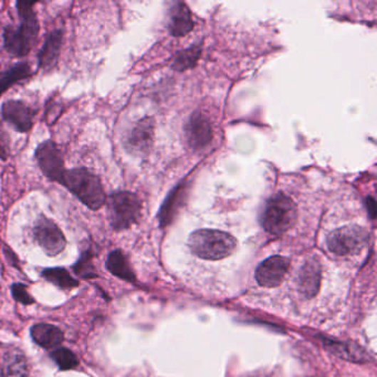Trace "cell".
I'll list each match as a JSON object with an SVG mask.
<instances>
[{
  "label": "cell",
  "instance_id": "cell-1",
  "mask_svg": "<svg viewBox=\"0 0 377 377\" xmlns=\"http://www.w3.org/2000/svg\"><path fill=\"white\" fill-rule=\"evenodd\" d=\"M35 4L18 1L19 26L18 27L8 26L4 31L5 49L14 57H25L37 43L40 27L37 15L33 10Z\"/></svg>",
  "mask_w": 377,
  "mask_h": 377
},
{
  "label": "cell",
  "instance_id": "cell-2",
  "mask_svg": "<svg viewBox=\"0 0 377 377\" xmlns=\"http://www.w3.org/2000/svg\"><path fill=\"white\" fill-rule=\"evenodd\" d=\"M59 184L67 188L90 210H101L106 202L105 192L101 180L87 168L64 170Z\"/></svg>",
  "mask_w": 377,
  "mask_h": 377
},
{
  "label": "cell",
  "instance_id": "cell-3",
  "mask_svg": "<svg viewBox=\"0 0 377 377\" xmlns=\"http://www.w3.org/2000/svg\"><path fill=\"white\" fill-rule=\"evenodd\" d=\"M237 242L232 234L216 229H200L192 232L188 247L194 256L207 262H218L234 254Z\"/></svg>",
  "mask_w": 377,
  "mask_h": 377
},
{
  "label": "cell",
  "instance_id": "cell-4",
  "mask_svg": "<svg viewBox=\"0 0 377 377\" xmlns=\"http://www.w3.org/2000/svg\"><path fill=\"white\" fill-rule=\"evenodd\" d=\"M298 210L292 198L279 192L267 202L262 216V227L274 236L288 232L296 220Z\"/></svg>",
  "mask_w": 377,
  "mask_h": 377
},
{
  "label": "cell",
  "instance_id": "cell-5",
  "mask_svg": "<svg viewBox=\"0 0 377 377\" xmlns=\"http://www.w3.org/2000/svg\"><path fill=\"white\" fill-rule=\"evenodd\" d=\"M108 217L114 230H125L132 227L141 217L142 202L131 192H114L108 200Z\"/></svg>",
  "mask_w": 377,
  "mask_h": 377
},
{
  "label": "cell",
  "instance_id": "cell-6",
  "mask_svg": "<svg viewBox=\"0 0 377 377\" xmlns=\"http://www.w3.org/2000/svg\"><path fill=\"white\" fill-rule=\"evenodd\" d=\"M368 230L360 226H344L329 234L326 239L329 250L336 256H352L364 249L368 242Z\"/></svg>",
  "mask_w": 377,
  "mask_h": 377
},
{
  "label": "cell",
  "instance_id": "cell-7",
  "mask_svg": "<svg viewBox=\"0 0 377 377\" xmlns=\"http://www.w3.org/2000/svg\"><path fill=\"white\" fill-rule=\"evenodd\" d=\"M36 242L50 257L58 256L63 252L67 240L63 232L52 220L42 216L33 228Z\"/></svg>",
  "mask_w": 377,
  "mask_h": 377
},
{
  "label": "cell",
  "instance_id": "cell-8",
  "mask_svg": "<svg viewBox=\"0 0 377 377\" xmlns=\"http://www.w3.org/2000/svg\"><path fill=\"white\" fill-rule=\"evenodd\" d=\"M36 160L42 173L48 180L59 182L66 168L61 150L53 142H42L36 150Z\"/></svg>",
  "mask_w": 377,
  "mask_h": 377
},
{
  "label": "cell",
  "instance_id": "cell-9",
  "mask_svg": "<svg viewBox=\"0 0 377 377\" xmlns=\"http://www.w3.org/2000/svg\"><path fill=\"white\" fill-rule=\"evenodd\" d=\"M290 262L282 256H272L262 262L257 268L256 280L262 288H277L284 282L288 274Z\"/></svg>",
  "mask_w": 377,
  "mask_h": 377
},
{
  "label": "cell",
  "instance_id": "cell-10",
  "mask_svg": "<svg viewBox=\"0 0 377 377\" xmlns=\"http://www.w3.org/2000/svg\"><path fill=\"white\" fill-rule=\"evenodd\" d=\"M35 110L18 100H10L1 106V116L20 133H27L33 124Z\"/></svg>",
  "mask_w": 377,
  "mask_h": 377
},
{
  "label": "cell",
  "instance_id": "cell-11",
  "mask_svg": "<svg viewBox=\"0 0 377 377\" xmlns=\"http://www.w3.org/2000/svg\"><path fill=\"white\" fill-rule=\"evenodd\" d=\"M186 138L190 148L202 150L212 140V128L210 118L202 113H194L186 125Z\"/></svg>",
  "mask_w": 377,
  "mask_h": 377
},
{
  "label": "cell",
  "instance_id": "cell-12",
  "mask_svg": "<svg viewBox=\"0 0 377 377\" xmlns=\"http://www.w3.org/2000/svg\"><path fill=\"white\" fill-rule=\"evenodd\" d=\"M321 267L316 259L308 260L299 269L296 288L299 294L306 299L314 298L320 290Z\"/></svg>",
  "mask_w": 377,
  "mask_h": 377
},
{
  "label": "cell",
  "instance_id": "cell-13",
  "mask_svg": "<svg viewBox=\"0 0 377 377\" xmlns=\"http://www.w3.org/2000/svg\"><path fill=\"white\" fill-rule=\"evenodd\" d=\"M154 138V122L146 118L138 122L126 140V148L136 155H143L150 150Z\"/></svg>",
  "mask_w": 377,
  "mask_h": 377
},
{
  "label": "cell",
  "instance_id": "cell-14",
  "mask_svg": "<svg viewBox=\"0 0 377 377\" xmlns=\"http://www.w3.org/2000/svg\"><path fill=\"white\" fill-rule=\"evenodd\" d=\"M62 48V31L55 30L50 32L46 38L45 43L38 55L40 69L50 71L53 69L59 60L60 52Z\"/></svg>",
  "mask_w": 377,
  "mask_h": 377
},
{
  "label": "cell",
  "instance_id": "cell-15",
  "mask_svg": "<svg viewBox=\"0 0 377 377\" xmlns=\"http://www.w3.org/2000/svg\"><path fill=\"white\" fill-rule=\"evenodd\" d=\"M33 342L46 350H52L57 348L63 342V332L58 326L48 324V323H39L32 326L30 330Z\"/></svg>",
  "mask_w": 377,
  "mask_h": 377
},
{
  "label": "cell",
  "instance_id": "cell-16",
  "mask_svg": "<svg viewBox=\"0 0 377 377\" xmlns=\"http://www.w3.org/2000/svg\"><path fill=\"white\" fill-rule=\"evenodd\" d=\"M194 28L192 14L184 3H176L170 10V30L175 37L187 35Z\"/></svg>",
  "mask_w": 377,
  "mask_h": 377
},
{
  "label": "cell",
  "instance_id": "cell-17",
  "mask_svg": "<svg viewBox=\"0 0 377 377\" xmlns=\"http://www.w3.org/2000/svg\"><path fill=\"white\" fill-rule=\"evenodd\" d=\"M106 268L113 276L126 280V282H134L135 274L128 264V258L121 250H114L106 259Z\"/></svg>",
  "mask_w": 377,
  "mask_h": 377
},
{
  "label": "cell",
  "instance_id": "cell-18",
  "mask_svg": "<svg viewBox=\"0 0 377 377\" xmlns=\"http://www.w3.org/2000/svg\"><path fill=\"white\" fill-rule=\"evenodd\" d=\"M31 76V69L28 63H18L11 69L7 70L3 74H0V95L7 91L14 84L21 80L27 79Z\"/></svg>",
  "mask_w": 377,
  "mask_h": 377
},
{
  "label": "cell",
  "instance_id": "cell-19",
  "mask_svg": "<svg viewBox=\"0 0 377 377\" xmlns=\"http://www.w3.org/2000/svg\"><path fill=\"white\" fill-rule=\"evenodd\" d=\"M42 277L51 282L55 286H59L61 289L76 288L79 284V282L76 279L72 278L71 274L64 268H48L42 272Z\"/></svg>",
  "mask_w": 377,
  "mask_h": 377
},
{
  "label": "cell",
  "instance_id": "cell-20",
  "mask_svg": "<svg viewBox=\"0 0 377 377\" xmlns=\"http://www.w3.org/2000/svg\"><path fill=\"white\" fill-rule=\"evenodd\" d=\"M52 360L57 363L61 371H70L77 368L79 365L77 355L69 348H60L51 353Z\"/></svg>",
  "mask_w": 377,
  "mask_h": 377
},
{
  "label": "cell",
  "instance_id": "cell-21",
  "mask_svg": "<svg viewBox=\"0 0 377 377\" xmlns=\"http://www.w3.org/2000/svg\"><path fill=\"white\" fill-rule=\"evenodd\" d=\"M200 56V47L190 48V49L185 50V51L180 52V55L176 57L173 68H175L178 71H184V70L190 69V68L195 66Z\"/></svg>",
  "mask_w": 377,
  "mask_h": 377
},
{
  "label": "cell",
  "instance_id": "cell-22",
  "mask_svg": "<svg viewBox=\"0 0 377 377\" xmlns=\"http://www.w3.org/2000/svg\"><path fill=\"white\" fill-rule=\"evenodd\" d=\"M27 373V364H26L25 358H20L19 355L10 356V358H7V364H6L7 377H26Z\"/></svg>",
  "mask_w": 377,
  "mask_h": 377
},
{
  "label": "cell",
  "instance_id": "cell-23",
  "mask_svg": "<svg viewBox=\"0 0 377 377\" xmlns=\"http://www.w3.org/2000/svg\"><path fill=\"white\" fill-rule=\"evenodd\" d=\"M74 272L78 276L83 277V278H93L98 276L94 272L93 264H92V258L90 252H86L80 257L79 262L74 266Z\"/></svg>",
  "mask_w": 377,
  "mask_h": 377
},
{
  "label": "cell",
  "instance_id": "cell-24",
  "mask_svg": "<svg viewBox=\"0 0 377 377\" xmlns=\"http://www.w3.org/2000/svg\"><path fill=\"white\" fill-rule=\"evenodd\" d=\"M11 294H13V296L15 298L16 301H18L20 304H25V306H28V304H31L35 302L31 294L28 292L27 286H26L25 284H14L13 288H11Z\"/></svg>",
  "mask_w": 377,
  "mask_h": 377
},
{
  "label": "cell",
  "instance_id": "cell-25",
  "mask_svg": "<svg viewBox=\"0 0 377 377\" xmlns=\"http://www.w3.org/2000/svg\"><path fill=\"white\" fill-rule=\"evenodd\" d=\"M9 156V138L0 124V158L6 160Z\"/></svg>",
  "mask_w": 377,
  "mask_h": 377
},
{
  "label": "cell",
  "instance_id": "cell-26",
  "mask_svg": "<svg viewBox=\"0 0 377 377\" xmlns=\"http://www.w3.org/2000/svg\"><path fill=\"white\" fill-rule=\"evenodd\" d=\"M60 113H61V106L58 105V104H52L51 106H49V109H48V113H47V118H46V120H47V123L49 124V125H51L53 122L57 121V118H59Z\"/></svg>",
  "mask_w": 377,
  "mask_h": 377
},
{
  "label": "cell",
  "instance_id": "cell-27",
  "mask_svg": "<svg viewBox=\"0 0 377 377\" xmlns=\"http://www.w3.org/2000/svg\"><path fill=\"white\" fill-rule=\"evenodd\" d=\"M368 210L371 214V217L375 218V200L372 197H368Z\"/></svg>",
  "mask_w": 377,
  "mask_h": 377
}]
</instances>
